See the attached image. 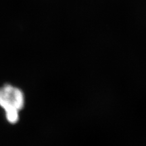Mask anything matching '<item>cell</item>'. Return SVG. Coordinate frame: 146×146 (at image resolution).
Segmentation results:
<instances>
[{
	"label": "cell",
	"mask_w": 146,
	"mask_h": 146,
	"mask_svg": "<svg viewBox=\"0 0 146 146\" xmlns=\"http://www.w3.org/2000/svg\"><path fill=\"white\" fill-rule=\"evenodd\" d=\"M25 104L23 91L10 84L0 87V107L3 109L9 123L16 124L20 119L19 113Z\"/></svg>",
	"instance_id": "6da1fadb"
}]
</instances>
